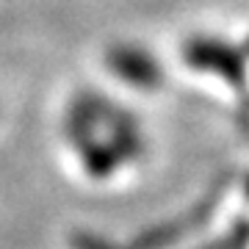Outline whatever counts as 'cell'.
Instances as JSON below:
<instances>
[{"instance_id":"obj_2","label":"cell","mask_w":249,"mask_h":249,"mask_svg":"<svg viewBox=\"0 0 249 249\" xmlns=\"http://www.w3.org/2000/svg\"><path fill=\"white\" fill-rule=\"evenodd\" d=\"M108 64L116 75L130 80L133 86H152L158 80V64L139 47H116L108 53Z\"/></svg>"},{"instance_id":"obj_1","label":"cell","mask_w":249,"mask_h":249,"mask_svg":"<svg viewBox=\"0 0 249 249\" xmlns=\"http://www.w3.org/2000/svg\"><path fill=\"white\" fill-rule=\"evenodd\" d=\"M186 58L196 70L219 72L232 83H238L244 78V61H241L238 50L219 42V39H202V36L191 39L186 45Z\"/></svg>"}]
</instances>
